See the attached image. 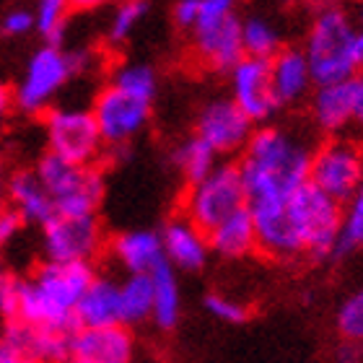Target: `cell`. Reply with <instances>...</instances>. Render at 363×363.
<instances>
[{
	"label": "cell",
	"mask_w": 363,
	"mask_h": 363,
	"mask_svg": "<svg viewBox=\"0 0 363 363\" xmlns=\"http://www.w3.org/2000/svg\"><path fill=\"white\" fill-rule=\"evenodd\" d=\"M311 117L325 133H340L356 122V76L317 84L311 96Z\"/></svg>",
	"instance_id": "17"
},
{
	"label": "cell",
	"mask_w": 363,
	"mask_h": 363,
	"mask_svg": "<svg viewBox=\"0 0 363 363\" xmlns=\"http://www.w3.org/2000/svg\"><path fill=\"white\" fill-rule=\"evenodd\" d=\"M242 205H247L242 169L236 164H218L211 174L192 184L184 200V216L208 234Z\"/></svg>",
	"instance_id": "7"
},
{
	"label": "cell",
	"mask_w": 363,
	"mask_h": 363,
	"mask_svg": "<svg viewBox=\"0 0 363 363\" xmlns=\"http://www.w3.org/2000/svg\"><path fill=\"white\" fill-rule=\"evenodd\" d=\"M112 3H117V0H70V6L76 11H96V8L112 6Z\"/></svg>",
	"instance_id": "40"
},
{
	"label": "cell",
	"mask_w": 363,
	"mask_h": 363,
	"mask_svg": "<svg viewBox=\"0 0 363 363\" xmlns=\"http://www.w3.org/2000/svg\"><path fill=\"white\" fill-rule=\"evenodd\" d=\"M45 135L50 151L78 164H94L101 156L104 138L86 106H52L45 114Z\"/></svg>",
	"instance_id": "8"
},
{
	"label": "cell",
	"mask_w": 363,
	"mask_h": 363,
	"mask_svg": "<svg viewBox=\"0 0 363 363\" xmlns=\"http://www.w3.org/2000/svg\"><path fill=\"white\" fill-rule=\"evenodd\" d=\"M148 13V0H117V8L109 21V31L106 37L112 45H122L125 39L135 31V26L143 21V16Z\"/></svg>",
	"instance_id": "29"
},
{
	"label": "cell",
	"mask_w": 363,
	"mask_h": 363,
	"mask_svg": "<svg viewBox=\"0 0 363 363\" xmlns=\"http://www.w3.org/2000/svg\"><path fill=\"white\" fill-rule=\"evenodd\" d=\"M153 280V322L159 330H174L182 317V296L177 283L174 265L169 259H161L151 270Z\"/></svg>",
	"instance_id": "23"
},
{
	"label": "cell",
	"mask_w": 363,
	"mask_h": 363,
	"mask_svg": "<svg viewBox=\"0 0 363 363\" xmlns=\"http://www.w3.org/2000/svg\"><path fill=\"white\" fill-rule=\"evenodd\" d=\"M228 76H231V99L247 112V117L252 122L270 120L280 106L275 89H272L270 60L244 55L242 60L228 70Z\"/></svg>",
	"instance_id": "13"
},
{
	"label": "cell",
	"mask_w": 363,
	"mask_h": 363,
	"mask_svg": "<svg viewBox=\"0 0 363 363\" xmlns=\"http://www.w3.org/2000/svg\"><path fill=\"white\" fill-rule=\"evenodd\" d=\"M16 104V96H13V91L8 89L3 81H0V125L8 120V114H11V109H13Z\"/></svg>",
	"instance_id": "37"
},
{
	"label": "cell",
	"mask_w": 363,
	"mask_h": 363,
	"mask_svg": "<svg viewBox=\"0 0 363 363\" xmlns=\"http://www.w3.org/2000/svg\"><path fill=\"white\" fill-rule=\"evenodd\" d=\"M23 223H26V220L21 218V213L16 211L13 205H11V208H6V211L0 208V242H3V244L11 242V239L21 231Z\"/></svg>",
	"instance_id": "35"
},
{
	"label": "cell",
	"mask_w": 363,
	"mask_h": 363,
	"mask_svg": "<svg viewBox=\"0 0 363 363\" xmlns=\"http://www.w3.org/2000/svg\"><path fill=\"white\" fill-rule=\"evenodd\" d=\"M174 164L182 174H184V179L189 184H195V182H200L203 177H208L213 169L218 167V153L213 151L203 138L195 135L189 138V140H184L174 151Z\"/></svg>",
	"instance_id": "25"
},
{
	"label": "cell",
	"mask_w": 363,
	"mask_h": 363,
	"mask_svg": "<svg viewBox=\"0 0 363 363\" xmlns=\"http://www.w3.org/2000/svg\"><path fill=\"white\" fill-rule=\"evenodd\" d=\"M151 104L153 99L133 94L128 89H120L117 84H109L99 91L94 99V117L99 122L101 138L106 145L122 148L133 138H138L145 130L151 120Z\"/></svg>",
	"instance_id": "9"
},
{
	"label": "cell",
	"mask_w": 363,
	"mask_h": 363,
	"mask_svg": "<svg viewBox=\"0 0 363 363\" xmlns=\"http://www.w3.org/2000/svg\"><path fill=\"white\" fill-rule=\"evenodd\" d=\"M78 327H104V325H125L122 322L120 303V283L112 278L94 275L89 288L84 291L76 306Z\"/></svg>",
	"instance_id": "19"
},
{
	"label": "cell",
	"mask_w": 363,
	"mask_h": 363,
	"mask_svg": "<svg viewBox=\"0 0 363 363\" xmlns=\"http://www.w3.org/2000/svg\"><path fill=\"white\" fill-rule=\"evenodd\" d=\"M358 23H363V3H361V11H358Z\"/></svg>",
	"instance_id": "44"
},
{
	"label": "cell",
	"mask_w": 363,
	"mask_h": 363,
	"mask_svg": "<svg viewBox=\"0 0 363 363\" xmlns=\"http://www.w3.org/2000/svg\"><path fill=\"white\" fill-rule=\"evenodd\" d=\"M340 200L330 197L311 182H306L294 197H291V213L303 239L306 255L317 259L333 257L340 242L342 208Z\"/></svg>",
	"instance_id": "6"
},
{
	"label": "cell",
	"mask_w": 363,
	"mask_h": 363,
	"mask_svg": "<svg viewBox=\"0 0 363 363\" xmlns=\"http://www.w3.org/2000/svg\"><path fill=\"white\" fill-rule=\"evenodd\" d=\"M174 18L177 26L182 29H192L200 18V0H179L174 6Z\"/></svg>",
	"instance_id": "36"
},
{
	"label": "cell",
	"mask_w": 363,
	"mask_h": 363,
	"mask_svg": "<svg viewBox=\"0 0 363 363\" xmlns=\"http://www.w3.org/2000/svg\"><path fill=\"white\" fill-rule=\"evenodd\" d=\"M270 76L280 106L301 101L309 94L311 86H317L303 50H291V47L288 50L280 47L278 52L270 57Z\"/></svg>",
	"instance_id": "18"
},
{
	"label": "cell",
	"mask_w": 363,
	"mask_h": 363,
	"mask_svg": "<svg viewBox=\"0 0 363 363\" xmlns=\"http://www.w3.org/2000/svg\"><path fill=\"white\" fill-rule=\"evenodd\" d=\"M345 203H348V208L342 211L340 242H337V250H335L337 257L363 247V182Z\"/></svg>",
	"instance_id": "27"
},
{
	"label": "cell",
	"mask_w": 363,
	"mask_h": 363,
	"mask_svg": "<svg viewBox=\"0 0 363 363\" xmlns=\"http://www.w3.org/2000/svg\"><path fill=\"white\" fill-rule=\"evenodd\" d=\"M101 226L96 213L91 216H73L57 213L42 223V250L47 259L57 262H91L101 250Z\"/></svg>",
	"instance_id": "10"
},
{
	"label": "cell",
	"mask_w": 363,
	"mask_h": 363,
	"mask_svg": "<svg viewBox=\"0 0 363 363\" xmlns=\"http://www.w3.org/2000/svg\"><path fill=\"white\" fill-rule=\"evenodd\" d=\"M309 148L280 128L255 130L244 145L242 169L247 203H283L309 182Z\"/></svg>",
	"instance_id": "1"
},
{
	"label": "cell",
	"mask_w": 363,
	"mask_h": 363,
	"mask_svg": "<svg viewBox=\"0 0 363 363\" xmlns=\"http://www.w3.org/2000/svg\"><path fill=\"white\" fill-rule=\"evenodd\" d=\"M0 252H3V242H0ZM0 275H3V257H0Z\"/></svg>",
	"instance_id": "45"
},
{
	"label": "cell",
	"mask_w": 363,
	"mask_h": 363,
	"mask_svg": "<svg viewBox=\"0 0 363 363\" xmlns=\"http://www.w3.org/2000/svg\"><path fill=\"white\" fill-rule=\"evenodd\" d=\"M91 262H57L47 259L29 280H23L18 319L37 327L76 330V306L94 280Z\"/></svg>",
	"instance_id": "2"
},
{
	"label": "cell",
	"mask_w": 363,
	"mask_h": 363,
	"mask_svg": "<svg viewBox=\"0 0 363 363\" xmlns=\"http://www.w3.org/2000/svg\"><path fill=\"white\" fill-rule=\"evenodd\" d=\"M37 174L45 182L57 213L91 216L101 205L104 174L94 164H78V161L62 159V156L50 151L39 159Z\"/></svg>",
	"instance_id": "4"
},
{
	"label": "cell",
	"mask_w": 363,
	"mask_h": 363,
	"mask_svg": "<svg viewBox=\"0 0 363 363\" xmlns=\"http://www.w3.org/2000/svg\"><path fill=\"white\" fill-rule=\"evenodd\" d=\"M356 55H358V65L363 68V23H358V34H356Z\"/></svg>",
	"instance_id": "42"
},
{
	"label": "cell",
	"mask_w": 363,
	"mask_h": 363,
	"mask_svg": "<svg viewBox=\"0 0 363 363\" xmlns=\"http://www.w3.org/2000/svg\"><path fill=\"white\" fill-rule=\"evenodd\" d=\"M319 6H325V3H337V0H317Z\"/></svg>",
	"instance_id": "46"
},
{
	"label": "cell",
	"mask_w": 363,
	"mask_h": 363,
	"mask_svg": "<svg viewBox=\"0 0 363 363\" xmlns=\"http://www.w3.org/2000/svg\"><path fill=\"white\" fill-rule=\"evenodd\" d=\"M84 55L62 50V45H50L47 42L26 62L23 78L18 81V89L13 91L16 106L26 114L47 112L50 104L55 101V96L65 89L70 78L84 70Z\"/></svg>",
	"instance_id": "5"
},
{
	"label": "cell",
	"mask_w": 363,
	"mask_h": 363,
	"mask_svg": "<svg viewBox=\"0 0 363 363\" xmlns=\"http://www.w3.org/2000/svg\"><path fill=\"white\" fill-rule=\"evenodd\" d=\"M280 3H283V6H288V3H294V0H280Z\"/></svg>",
	"instance_id": "47"
},
{
	"label": "cell",
	"mask_w": 363,
	"mask_h": 363,
	"mask_svg": "<svg viewBox=\"0 0 363 363\" xmlns=\"http://www.w3.org/2000/svg\"><path fill=\"white\" fill-rule=\"evenodd\" d=\"M335 325L342 340L363 345V288L340 303Z\"/></svg>",
	"instance_id": "31"
},
{
	"label": "cell",
	"mask_w": 363,
	"mask_h": 363,
	"mask_svg": "<svg viewBox=\"0 0 363 363\" xmlns=\"http://www.w3.org/2000/svg\"><path fill=\"white\" fill-rule=\"evenodd\" d=\"M161 242H164V257L174 265V270L184 272L203 270L213 252L208 234L200 226H195L187 216L169 220L161 231Z\"/></svg>",
	"instance_id": "16"
},
{
	"label": "cell",
	"mask_w": 363,
	"mask_h": 363,
	"mask_svg": "<svg viewBox=\"0 0 363 363\" xmlns=\"http://www.w3.org/2000/svg\"><path fill=\"white\" fill-rule=\"evenodd\" d=\"M6 195L11 197V205L21 213V218L26 220V223L42 226V223L55 213L52 197L47 192L45 182L39 179L37 169H34V172H29V169L16 172L6 184Z\"/></svg>",
	"instance_id": "21"
},
{
	"label": "cell",
	"mask_w": 363,
	"mask_h": 363,
	"mask_svg": "<svg viewBox=\"0 0 363 363\" xmlns=\"http://www.w3.org/2000/svg\"><path fill=\"white\" fill-rule=\"evenodd\" d=\"M205 311L213 319L226 322V325H242V322H247V309H244L242 303L220 294H211L205 298Z\"/></svg>",
	"instance_id": "32"
},
{
	"label": "cell",
	"mask_w": 363,
	"mask_h": 363,
	"mask_svg": "<svg viewBox=\"0 0 363 363\" xmlns=\"http://www.w3.org/2000/svg\"><path fill=\"white\" fill-rule=\"evenodd\" d=\"M356 34L358 26L345 8L337 3L319 6L303 45L314 84H330L356 76V70L361 68L356 55Z\"/></svg>",
	"instance_id": "3"
},
{
	"label": "cell",
	"mask_w": 363,
	"mask_h": 363,
	"mask_svg": "<svg viewBox=\"0 0 363 363\" xmlns=\"http://www.w3.org/2000/svg\"><path fill=\"white\" fill-rule=\"evenodd\" d=\"M255 133V122L234 99H216L197 114L195 135H200L218 156L244 151Z\"/></svg>",
	"instance_id": "12"
},
{
	"label": "cell",
	"mask_w": 363,
	"mask_h": 363,
	"mask_svg": "<svg viewBox=\"0 0 363 363\" xmlns=\"http://www.w3.org/2000/svg\"><path fill=\"white\" fill-rule=\"evenodd\" d=\"M242 39H244V55L250 57H265L270 60L272 55L280 50V34L267 18H247L242 21Z\"/></svg>",
	"instance_id": "26"
},
{
	"label": "cell",
	"mask_w": 363,
	"mask_h": 363,
	"mask_svg": "<svg viewBox=\"0 0 363 363\" xmlns=\"http://www.w3.org/2000/svg\"><path fill=\"white\" fill-rule=\"evenodd\" d=\"M120 303L125 325H140L145 319H153L151 272H130L120 283Z\"/></svg>",
	"instance_id": "24"
},
{
	"label": "cell",
	"mask_w": 363,
	"mask_h": 363,
	"mask_svg": "<svg viewBox=\"0 0 363 363\" xmlns=\"http://www.w3.org/2000/svg\"><path fill=\"white\" fill-rule=\"evenodd\" d=\"M337 361H363V345L342 340V345L337 348Z\"/></svg>",
	"instance_id": "38"
},
{
	"label": "cell",
	"mask_w": 363,
	"mask_h": 363,
	"mask_svg": "<svg viewBox=\"0 0 363 363\" xmlns=\"http://www.w3.org/2000/svg\"><path fill=\"white\" fill-rule=\"evenodd\" d=\"M135 340L128 325L76 327L70 335V361L76 363H130Z\"/></svg>",
	"instance_id": "15"
},
{
	"label": "cell",
	"mask_w": 363,
	"mask_h": 363,
	"mask_svg": "<svg viewBox=\"0 0 363 363\" xmlns=\"http://www.w3.org/2000/svg\"><path fill=\"white\" fill-rule=\"evenodd\" d=\"M0 363H23V356L18 353L13 342H8L3 335H0Z\"/></svg>",
	"instance_id": "39"
},
{
	"label": "cell",
	"mask_w": 363,
	"mask_h": 363,
	"mask_svg": "<svg viewBox=\"0 0 363 363\" xmlns=\"http://www.w3.org/2000/svg\"><path fill=\"white\" fill-rule=\"evenodd\" d=\"M0 29H3V34H8V37H23V34H29V31L37 29V18H34V13L18 8V11H11V13L3 18Z\"/></svg>",
	"instance_id": "34"
},
{
	"label": "cell",
	"mask_w": 363,
	"mask_h": 363,
	"mask_svg": "<svg viewBox=\"0 0 363 363\" xmlns=\"http://www.w3.org/2000/svg\"><path fill=\"white\" fill-rule=\"evenodd\" d=\"M21 288H23V280H18L16 275H8V272L0 275V317L6 319V322L18 319Z\"/></svg>",
	"instance_id": "33"
},
{
	"label": "cell",
	"mask_w": 363,
	"mask_h": 363,
	"mask_svg": "<svg viewBox=\"0 0 363 363\" xmlns=\"http://www.w3.org/2000/svg\"><path fill=\"white\" fill-rule=\"evenodd\" d=\"M112 255L128 272H151L164 257V242L156 231H128L112 242Z\"/></svg>",
	"instance_id": "22"
},
{
	"label": "cell",
	"mask_w": 363,
	"mask_h": 363,
	"mask_svg": "<svg viewBox=\"0 0 363 363\" xmlns=\"http://www.w3.org/2000/svg\"><path fill=\"white\" fill-rule=\"evenodd\" d=\"M112 84H117L120 89L133 91V94H140V96H148V99L156 96V89H159L156 73H153L148 65H140V62H125L120 68H114Z\"/></svg>",
	"instance_id": "30"
},
{
	"label": "cell",
	"mask_w": 363,
	"mask_h": 363,
	"mask_svg": "<svg viewBox=\"0 0 363 363\" xmlns=\"http://www.w3.org/2000/svg\"><path fill=\"white\" fill-rule=\"evenodd\" d=\"M70 8H73L70 0H39L37 3V11H34L37 31L50 45H62Z\"/></svg>",
	"instance_id": "28"
},
{
	"label": "cell",
	"mask_w": 363,
	"mask_h": 363,
	"mask_svg": "<svg viewBox=\"0 0 363 363\" xmlns=\"http://www.w3.org/2000/svg\"><path fill=\"white\" fill-rule=\"evenodd\" d=\"M6 169H3V161H0V205H3V197H6Z\"/></svg>",
	"instance_id": "43"
},
{
	"label": "cell",
	"mask_w": 363,
	"mask_h": 363,
	"mask_svg": "<svg viewBox=\"0 0 363 363\" xmlns=\"http://www.w3.org/2000/svg\"><path fill=\"white\" fill-rule=\"evenodd\" d=\"M309 182L345 203L363 182V153L350 140H330L311 153Z\"/></svg>",
	"instance_id": "11"
},
{
	"label": "cell",
	"mask_w": 363,
	"mask_h": 363,
	"mask_svg": "<svg viewBox=\"0 0 363 363\" xmlns=\"http://www.w3.org/2000/svg\"><path fill=\"white\" fill-rule=\"evenodd\" d=\"M356 122L363 128V73L356 76Z\"/></svg>",
	"instance_id": "41"
},
{
	"label": "cell",
	"mask_w": 363,
	"mask_h": 363,
	"mask_svg": "<svg viewBox=\"0 0 363 363\" xmlns=\"http://www.w3.org/2000/svg\"><path fill=\"white\" fill-rule=\"evenodd\" d=\"M195 52L203 65L218 73H228L244 57L242 18L236 13L218 18H200L195 23Z\"/></svg>",
	"instance_id": "14"
},
{
	"label": "cell",
	"mask_w": 363,
	"mask_h": 363,
	"mask_svg": "<svg viewBox=\"0 0 363 363\" xmlns=\"http://www.w3.org/2000/svg\"><path fill=\"white\" fill-rule=\"evenodd\" d=\"M208 242L218 257L226 259H242L257 250V228L250 205H242L239 211L220 220L218 226H213L208 231Z\"/></svg>",
	"instance_id": "20"
}]
</instances>
